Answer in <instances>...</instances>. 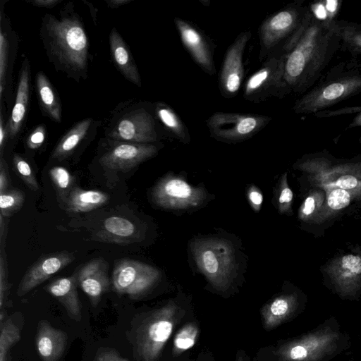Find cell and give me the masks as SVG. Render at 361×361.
<instances>
[{"mask_svg": "<svg viewBox=\"0 0 361 361\" xmlns=\"http://www.w3.org/2000/svg\"><path fill=\"white\" fill-rule=\"evenodd\" d=\"M20 329L13 319L1 322L0 361H8L9 350L20 341Z\"/></svg>", "mask_w": 361, "mask_h": 361, "instance_id": "1f68e13d", "label": "cell"}, {"mask_svg": "<svg viewBox=\"0 0 361 361\" xmlns=\"http://www.w3.org/2000/svg\"><path fill=\"white\" fill-rule=\"evenodd\" d=\"M25 201L24 192L18 189H11L0 193V212L4 217H9L18 212Z\"/></svg>", "mask_w": 361, "mask_h": 361, "instance_id": "e575fe53", "label": "cell"}, {"mask_svg": "<svg viewBox=\"0 0 361 361\" xmlns=\"http://www.w3.org/2000/svg\"><path fill=\"white\" fill-rule=\"evenodd\" d=\"M7 136H8L6 126H4L2 114L0 116V152L2 158L4 144L6 143Z\"/></svg>", "mask_w": 361, "mask_h": 361, "instance_id": "f6af8a7d", "label": "cell"}, {"mask_svg": "<svg viewBox=\"0 0 361 361\" xmlns=\"http://www.w3.org/2000/svg\"><path fill=\"white\" fill-rule=\"evenodd\" d=\"M340 335L326 326L283 345L279 350L282 361H321L337 349Z\"/></svg>", "mask_w": 361, "mask_h": 361, "instance_id": "8fae6325", "label": "cell"}, {"mask_svg": "<svg viewBox=\"0 0 361 361\" xmlns=\"http://www.w3.org/2000/svg\"><path fill=\"white\" fill-rule=\"evenodd\" d=\"M112 59L124 77L133 84L141 86L139 72L131 53L120 34L113 28L109 35Z\"/></svg>", "mask_w": 361, "mask_h": 361, "instance_id": "603a6c76", "label": "cell"}, {"mask_svg": "<svg viewBox=\"0 0 361 361\" xmlns=\"http://www.w3.org/2000/svg\"><path fill=\"white\" fill-rule=\"evenodd\" d=\"M326 193L322 189L311 191L301 204L298 217L303 221L313 220L321 209L324 201Z\"/></svg>", "mask_w": 361, "mask_h": 361, "instance_id": "d6a6232c", "label": "cell"}, {"mask_svg": "<svg viewBox=\"0 0 361 361\" xmlns=\"http://www.w3.org/2000/svg\"><path fill=\"white\" fill-rule=\"evenodd\" d=\"M309 11L302 1H294L267 16L261 23L259 61H264L277 51L288 52L300 32Z\"/></svg>", "mask_w": 361, "mask_h": 361, "instance_id": "5b68a950", "label": "cell"}, {"mask_svg": "<svg viewBox=\"0 0 361 361\" xmlns=\"http://www.w3.org/2000/svg\"><path fill=\"white\" fill-rule=\"evenodd\" d=\"M131 0H106V2L110 8H118L130 3Z\"/></svg>", "mask_w": 361, "mask_h": 361, "instance_id": "7dc6e473", "label": "cell"}, {"mask_svg": "<svg viewBox=\"0 0 361 361\" xmlns=\"http://www.w3.org/2000/svg\"><path fill=\"white\" fill-rule=\"evenodd\" d=\"M4 216H2L0 214V237L1 240H3L4 235L5 234L4 232H6V224L4 222Z\"/></svg>", "mask_w": 361, "mask_h": 361, "instance_id": "681fc988", "label": "cell"}, {"mask_svg": "<svg viewBox=\"0 0 361 361\" xmlns=\"http://www.w3.org/2000/svg\"><path fill=\"white\" fill-rule=\"evenodd\" d=\"M251 35L250 30L238 34L225 54L219 78L220 92L225 98L235 97L240 90L245 73L243 54Z\"/></svg>", "mask_w": 361, "mask_h": 361, "instance_id": "5bb4252c", "label": "cell"}, {"mask_svg": "<svg viewBox=\"0 0 361 361\" xmlns=\"http://www.w3.org/2000/svg\"><path fill=\"white\" fill-rule=\"evenodd\" d=\"M109 200V195L104 192L73 188L66 200V207L74 213L87 212L102 207Z\"/></svg>", "mask_w": 361, "mask_h": 361, "instance_id": "484cf974", "label": "cell"}, {"mask_svg": "<svg viewBox=\"0 0 361 361\" xmlns=\"http://www.w3.org/2000/svg\"><path fill=\"white\" fill-rule=\"evenodd\" d=\"M287 53L277 51L269 56L261 68L246 81L243 97L253 103L271 97L283 98L290 94L284 78Z\"/></svg>", "mask_w": 361, "mask_h": 361, "instance_id": "ba28073f", "label": "cell"}, {"mask_svg": "<svg viewBox=\"0 0 361 361\" xmlns=\"http://www.w3.org/2000/svg\"><path fill=\"white\" fill-rule=\"evenodd\" d=\"M30 73L29 63L25 59L20 73L15 104L6 125L8 137L11 139L20 132L27 111L30 97Z\"/></svg>", "mask_w": 361, "mask_h": 361, "instance_id": "7402d4cb", "label": "cell"}, {"mask_svg": "<svg viewBox=\"0 0 361 361\" xmlns=\"http://www.w3.org/2000/svg\"><path fill=\"white\" fill-rule=\"evenodd\" d=\"M174 23L180 40L193 61L207 74L216 73L214 46L211 39L197 25L178 17Z\"/></svg>", "mask_w": 361, "mask_h": 361, "instance_id": "9a60e30c", "label": "cell"}, {"mask_svg": "<svg viewBox=\"0 0 361 361\" xmlns=\"http://www.w3.org/2000/svg\"><path fill=\"white\" fill-rule=\"evenodd\" d=\"M271 117L252 114L215 112L206 121L211 137L235 143L251 138L262 130Z\"/></svg>", "mask_w": 361, "mask_h": 361, "instance_id": "30bf717a", "label": "cell"}, {"mask_svg": "<svg viewBox=\"0 0 361 361\" xmlns=\"http://www.w3.org/2000/svg\"><path fill=\"white\" fill-rule=\"evenodd\" d=\"M331 26L340 38V49L353 56H361V24L345 20H334Z\"/></svg>", "mask_w": 361, "mask_h": 361, "instance_id": "4dcf8cb0", "label": "cell"}, {"mask_svg": "<svg viewBox=\"0 0 361 361\" xmlns=\"http://www.w3.org/2000/svg\"><path fill=\"white\" fill-rule=\"evenodd\" d=\"M359 141L361 143V137H360Z\"/></svg>", "mask_w": 361, "mask_h": 361, "instance_id": "f907efd6", "label": "cell"}, {"mask_svg": "<svg viewBox=\"0 0 361 361\" xmlns=\"http://www.w3.org/2000/svg\"><path fill=\"white\" fill-rule=\"evenodd\" d=\"M293 197V192L287 181V173H285L281 177L278 192L277 206L280 213L289 214L291 212Z\"/></svg>", "mask_w": 361, "mask_h": 361, "instance_id": "f35d334b", "label": "cell"}, {"mask_svg": "<svg viewBox=\"0 0 361 361\" xmlns=\"http://www.w3.org/2000/svg\"><path fill=\"white\" fill-rule=\"evenodd\" d=\"M295 166L309 175L313 185L324 191L339 188L361 195V161L337 162L316 154L300 160Z\"/></svg>", "mask_w": 361, "mask_h": 361, "instance_id": "8992f818", "label": "cell"}, {"mask_svg": "<svg viewBox=\"0 0 361 361\" xmlns=\"http://www.w3.org/2000/svg\"><path fill=\"white\" fill-rule=\"evenodd\" d=\"M94 361H128L122 357L120 354L113 348H102L97 353Z\"/></svg>", "mask_w": 361, "mask_h": 361, "instance_id": "b9f144b4", "label": "cell"}, {"mask_svg": "<svg viewBox=\"0 0 361 361\" xmlns=\"http://www.w3.org/2000/svg\"><path fill=\"white\" fill-rule=\"evenodd\" d=\"M248 199L252 208L258 212L263 202V196L259 189L255 186H252L248 190Z\"/></svg>", "mask_w": 361, "mask_h": 361, "instance_id": "7bdbcfd3", "label": "cell"}, {"mask_svg": "<svg viewBox=\"0 0 361 361\" xmlns=\"http://www.w3.org/2000/svg\"><path fill=\"white\" fill-rule=\"evenodd\" d=\"M8 272L6 252L3 244L0 254V308L1 312L8 292Z\"/></svg>", "mask_w": 361, "mask_h": 361, "instance_id": "ab89813d", "label": "cell"}, {"mask_svg": "<svg viewBox=\"0 0 361 361\" xmlns=\"http://www.w3.org/2000/svg\"><path fill=\"white\" fill-rule=\"evenodd\" d=\"M154 112L171 136L184 144L190 142V135L188 128L170 106L163 102H157L154 104Z\"/></svg>", "mask_w": 361, "mask_h": 361, "instance_id": "f1b7e54d", "label": "cell"}, {"mask_svg": "<svg viewBox=\"0 0 361 361\" xmlns=\"http://www.w3.org/2000/svg\"><path fill=\"white\" fill-rule=\"evenodd\" d=\"M35 6L51 8L61 2V0H33L30 1Z\"/></svg>", "mask_w": 361, "mask_h": 361, "instance_id": "bcb514c9", "label": "cell"}, {"mask_svg": "<svg viewBox=\"0 0 361 361\" xmlns=\"http://www.w3.org/2000/svg\"><path fill=\"white\" fill-rule=\"evenodd\" d=\"M49 177L59 194L63 200H66L72 190L74 178L64 167L56 166L49 171Z\"/></svg>", "mask_w": 361, "mask_h": 361, "instance_id": "836d02e7", "label": "cell"}, {"mask_svg": "<svg viewBox=\"0 0 361 361\" xmlns=\"http://www.w3.org/2000/svg\"><path fill=\"white\" fill-rule=\"evenodd\" d=\"M36 87L44 112L55 122L61 123V106L59 97L47 77L41 71L36 76Z\"/></svg>", "mask_w": 361, "mask_h": 361, "instance_id": "f546056e", "label": "cell"}, {"mask_svg": "<svg viewBox=\"0 0 361 361\" xmlns=\"http://www.w3.org/2000/svg\"><path fill=\"white\" fill-rule=\"evenodd\" d=\"M190 249L197 266L210 283L218 290L227 289L238 269L233 245L226 239L206 238L193 240Z\"/></svg>", "mask_w": 361, "mask_h": 361, "instance_id": "277c9868", "label": "cell"}, {"mask_svg": "<svg viewBox=\"0 0 361 361\" xmlns=\"http://www.w3.org/2000/svg\"><path fill=\"white\" fill-rule=\"evenodd\" d=\"M6 28V27H5ZM1 24L0 31V97H3L6 87L9 59V39L7 30Z\"/></svg>", "mask_w": 361, "mask_h": 361, "instance_id": "8d00e7d4", "label": "cell"}, {"mask_svg": "<svg viewBox=\"0 0 361 361\" xmlns=\"http://www.w3.org/2000/svg\"><path fill=\"white\" fill-rule=\"evenodd\" d=\"M297 297L294 294L283 295L264 306L262 317L267 329H272L286 320L295 311Z\"/></svg>", "mask_w": 361, "mask_h": 361, "instance_id": "d4e9b609", "label": "cell"}, {"mask_svg": "<svg viewBox=\"0 0 361 361\" xmlns=\"http://www.w3.org/2000/svg\"><path fill=\"white\" fill-rule=\"evenodd\" d=\"M325 193V201L321 209L312 220L317 224L323 223L338 212L348 207L353 199L361 197L357 192L339 188L326 190Z\"/></svg>", "mask_w": 361, "mask_h": 361, "instance_id": "83f0119b", "label": "cell"}, {"mask_svg": "<svg viewBox=\"0 0 361 361\" xmlns=\"http://www.w3.org/2000/svg\"><path fill=\"white\" fill-rule=\"evenodd\" d=\"M198 334V328L195 324L185 325L174 337V353L178 355L191 348L197 341Z\"/></svg>", "mask_w": 361, "mask_h": 361, "instance_id": "d590c367", "label": "cell"}, {"mask_svg": "<svg viewBox=\"0 0 361 361\" xmlns=\"http://www.w3.org/2000/svg\"><path fill=\"white\" fill-rule=\"evenodd\" d=\"M76 273L68 277L59 278L47 285V291L65 308L68 315L80 322L82 317L81 302L77 292Z\"/></svg>", "mask_w": 361, "mask_h": 361, "instance_id": "44dd1931", "label": "cell"}, {"mask_svg": "<svg viewBox=\"0 0 361 361\" xmlns=\"http://www.w3.org/2000/svg\"><path fill=\"white\" fill-rule=\"evenodd\" d=\"M159 276V271L154 267L123 259L115 265L112 274L113 288L118 293L137 298L149 290Z\"/></svg>", "mask_w": 361, "mask_h": 361, "instance_id": "7c38bea8", "label": "cell"}, {"mask_svg": "<svg viewBox=\"0 0 361 361\" xmlns=\"http://www.w3.org/2000/svg\"><path fill=\"white\" fill-rule=\"evenodd\" d=\"M93 119L87 118L77 123L60 140L52 153V158L62 160L69 157L87 136Z\"/></svg>", "mask_w": 361, "mask_h": 361, "instance_id": "4316f807", "label": "cell"}, {"mask_svg": "<svg viewBox=\"0 0 361 361\" xmlns=\"http://www.w3.org/2000/svg\"><path fill=\"white\" fill-rule=\"evenodd\" d=\"M8 176L6 163L4 161L3 157L1 158L0 161V193L4 192L8 190Z\"/></svg>", "mask_w": 361, "mask_h": 361, "instance_id": "ee69618b", "label": "cell"}, {"mask_svg": "<svg viewBox=\"0 0 361 361\" xmlns=\"http://www.w3.org/2000/svg\"><path fill=\"white\" fill-rule=\"evenodd\" d=\"M356 127H361V111L354 118L350 125L346 128V130Z\"/></svg>", "mask_w": 361, "mask_h": 361, "instance_id": "c3c4849f", "label": "cell"}, {"mask_svg": "<svg viewBox=\"0 0 361 361\" xmlns=\"http://www.w3.org/2000/svg\"><path fill=\"white\" fill-rule=\"evenodd\" d=\"M74 259L75 256L68 252L51 254L40 258L27 269L21 279L17 290L18 296L25 295L71 264Z\"/></svg>", "mask_w": 361, "mask_h": 361, "instance_id": "ac0fdd59", "label": "cell"}, {"mask_svg": "<svg viewBox=\"0 0 361 361\" xmlns=\"http://www.w3.org/2000/svg\"><path fill=\"white\" fill-rule=\"evenodd\" d=\"M102 228L99 234L100 238L115 243H130L134 242L137 237L135 225L128 219L118 216L106 218Z\"/></svg>", "mask_w": 361, "mask_h": 361, "instance_id": "cb8c5ba5", "label": "cell"}, {"mask_svg": "<svg viewBox=\"0 0 361 361\" xmlns=\"http://www.w3.org/2000/svg\"><path fill=\"white\" fill-rule=\"evenodd\" d=\"M108 265L98 258L84 264L76 273L78 284L88 296L92 305L97 306L102 295L109 290L110 282Z\"/></svg>", "mask_w": 361, "mask_h": 361, "instance_id": "d6986e66", "label": "cell"}, {"mask_svg": "<svg viewBox=\"0 0 361 361\" xmlns=\"http://www.w3.org/2000/svg\"><path fill=\"white\" fill-rule=\"evenodd\" d=\"M46 137V128L43 125L37 126L28 135L26 144L30 149L39 148Z\"/></svg>", "mask_w": 361, "mask_h": 361, "instance_id": "60d3db41", "label": "cell"}, {"mask_svg": "<svg viewBox=\"0 0 361 361\" xmlns=\"http://www.w3.org/2000/svg\"><path fill=\"white\" fill-rule=\"evenodd\" d=\"M152 197L160 207L188 209L200 206L207 197V192L202 188L192 186L180 177L169 175L157 183Z\"/></svg>", "mask_w": 361, "mask_h": 361, "instance_id": "4fadbf2b", "label": "cell"}, {"mask_svg": "<svg viewBox=\"0 0 361 361\" xmlns=\"http://www.w3.org/2000/svg\"><path fill=\"white\" fill-rule=\"evenodd\" d=\"M13 161L20 178L32 190L37 191L39 189V185L30 164L18 154L13 156Z\"/></svg>", "mask_w": 361, "mask_h": 361, "instance_id": "74e56055", "label": "cell"}, {"mask_svg": "<svg viewBox=\"0 0 361 361\" xmlns=\"http://www.w3.org/2000/svg\"><path fill=\"white\" fill-rule=\"evenodd\" d=\"M331 21L319 19L309 6L302 27L287 53L284 78L290 92L309 90L340 49L341 40Z\"/></svg>", "mask_w": 361, "mask_h": 361, "instance_id": "6da1fadb", "label": "cell"}, {"mask_svg": "<svg viewBox=\"0 0 361 361\" xmlns=\"http://www.w3.org/2000/svg\"><path fill=\"white\" fill-rule=\"evenodd\" d=\"M177 316L178 307L169 303L142 321L133 343L134 357L137 361H157L172 334Z\"/></svg>", "mask_w": 361, "mask_h": 361, "instance_id": "52a82bcc", "label": "cell"}, {"mask_svg": "<svg viewBox=\"0 0 361 361\" xmlns=\"http://www.w3.org/2000/svg\"><path fill=\"white\" fill-rule=\"evenodd\" d=\"M326 271L341 295H353L360 289L361 255L346 254L336 257L329 264Z\"/></svg>", "mask_w": 361, "mask_h": 361, "instance_id": "e0dca14e", "label": "cell"}, {"mask_svg": "<svg viewBox=\"0 0 361 361\" xmlns=\"http://www.w3.org/2000/svg\"><path fill=\"white\" fill-rule=\"evenodd\" d=\"M51 61L73 77H84L88 64L89 41L79 16L66 12L59 17L47 14L41 30Z\"/></svg>", "mask_w": 361, "mask_h": 361, "instance_id": "7a4b0ae2", "label": "cell"}, {"mask_svg": "<svg viewBox=\"0 0 361 361\" xmlns=\"http://www.w3.org/2000/svg\"><path fill=\"white\" fill-rule=\"evenodd\" d=\"M106 133L114 141L149 144L158 140L154 113L144 106L128 108L114 118Z\"/></svg>", "mask_w": 361, "mask_h": 361, "instance_id": "9c48e42d", "label": "cell"}, {"mask_svg": "<svg viewBox=\"0 0 361 361\" xmlns=\"http://www.w3.org/2000/svg\"><path fill=\"white\" fill-rule=\"evenodd\" d=\"M158 152L157 145L116 141L100 158L104 167L115 171L131 169L154 157Z\"/></svg>", "mask_w": 361, "mask_h": 361, "instance_id": "2e32d148", "label": "cell"}, {"mask_svg": "<svg viewBox=\"0 0 361 361\" xmlns=\"http://www.w3.org/2000/svg\"><path fill=\"white\" fill-rule=\"evenodd\" d=\"M360 92L361 63L342 61L296 100L293 110L297 114H316Z\"/></svg>", "mask_w": 361, "mask_h": 361, "instance_id": "3957f363", "label": "cell"}, {"mask_svg": "<svg viewBox=\"0 0 361 361\" xmlns=\"http://www.w3.org/2000/svg\"><path fill=\"white\" fill-rule=\"evenodd\" d=\"M35 343L42 361H59L66 349L67 335L47 321L42 320L37 325Z\"/></svg>", "mask_w": 361, "mask_h": 361, "instance_id": "ffe728a7", "label": "cell"}]
</instances>
